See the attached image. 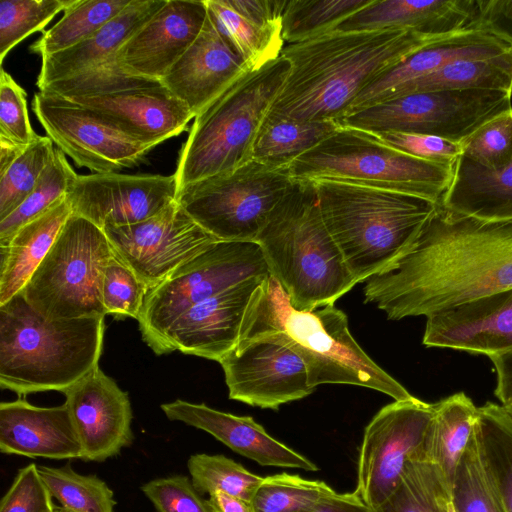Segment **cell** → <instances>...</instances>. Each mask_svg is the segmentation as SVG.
I'll return each mask as SVG.
<instances>
[{
	"label": "cell",
	"mask_w": 512,
	"mask_h": 512,
	"mask_svg": "<svg viewBox=\"0 0 512 512\" xmlns=\"http://www.w3.org/2000/svg\"><path fill=\"white\" fill-rule=\"evenodd\" d=\"M512 286V221L440 204L409 249L365 281L364 302L389 320L426 316Z\"/></svg>",
	"instance_id": "1"
},
{
	"label": "cell",
	"mask_w": 512,
	"mask_h": 512,
	"mask_svg": "<svg viewBox=\"0 0 512 512\" xmlns=\"http://www.w3.org/2000/svg\"><path fill=\"white\" fill-rule=\"evenodd\" d=\"M437 38L410 29L329 31L285 44L290 72L266 118L339 121L377 77Z\"/></svg>",
	"instance_id": "2"
},
{
	"label": "cell",
	"mask_w": 512,
	"mask_h": 512,
	"mask_svg": "<svg viewBox=\"0 0 512 512\" xmlns=\"http://www.w3.org/2000/svg\"><path fill=\"white\" fill-rule=\"evenodd\" d=\"M252 340H269L294 351L305 363L313 388L350 384L394 400L414 397L360 347L342 310L334 304L298 310L272 275L255 290L245 313L238 343Z\"/></svg>",
	"instance_id": "3"
},
{
	"label": "cell",
	"mask_w": 512,
	"mask_h": 512,
	"mask_svg": "<svg viewBox=\"0 0 512 512\" xmlns=\"http://www.w3.org/2000/svg\"><path fill=\"white\" fill-rule=\"evenodd\" d=\"M104 316L48 320L20 292L0 305V386L20 397L60 391L98 366Z\"/></svg>",
	"instance_id": "4"
},
{
	"label": "cell",
	"mask_w": 512,
	"mask_h": 512,
	"mask_svg": "<svg viewBox=\"0 0 512 512\" xmlns=\"http://www.w3.org/2000/svg\"><path fill=\"white\" fill-rule=\"evenodd\" d=\"M312 182L324 223L358 283L403 255L438 204L423 197L350 182Z\"/></svg>",
	"instance_id": "5"
},
{
	"label": "cell",
	"mask_w": 512,
	"mask_h": 512,
	"mask_svg": "<svg viewBox=\"0 0 512 512\" xmlns=\"http://www.w3.org/2000/svg\"><path fill=\"white\" fill-rule=\"evenodd\" d=\"M256 242L298 310L334 304L358 283L324 223L312 181H293Z\"/></svg>",
	"instance_id": "6"
},
{
	"label": "cell",
	"mask_w": 512,
	"mask_h": 512,
	"mask_svg": "<svg viewBox=\"0 0 512 512\" xmlns=\"http://www.w3.org/2000/svg\"><path fill=\"white\" fill-rule=\"evenodd\" d=\"M289 72L290 62L281 55L249 70L194 118L174 173L178 193L252 160L258 133Z\"/></svg>",
	"instance_id": "7"
},
{
	"label": "cell",
	"mask_w": 512,
	"mask_h": 512,
	"mask_svg": "<svg viewBox=\"0 0 512 512\" xmlns=\"http://www.w3.org/2000/svg\"><path fill=\"white\" fill-rule=\"evenodd\" d=\"M454 165L423 160L358 129L340 127L290 166L294 180L329 179L411 194L439 203Z\"/></svg>",
	"instance_id": "8"
},
{
	"label": "cell",
	"mask_w": 512,
	"mask_h": 512,
	"mask_svg": "<svg viewBox=\"0 0 512 512\" xmlns=\"http://www.w3.org/2000/svg\"><path fill=\"white\" fill-rule=\"evenodd\" d=\"M113 255L103 229L73 213L21 293L48 320L105 317L101 285Z\"/></svg>",
	"instance_id": "9"
},
{
	"label": "cell",
	"mask_w": 512,
	"mask_h": 512,
	"mask_svg": "<svg viewBox=\"0 0 512 512\" xmlns=\"http://www.w3.org/2000/svg\"><path fill=\"white\" fill-rule=\"evenodd\" d=\"M271 275L255 241H217L150 288L138 318L143 341L159 355L165 334L193 305L252 277Z\"/></svg>",
	"instance_id": "10"
},
{
	"label": "cell",
	"mask_w": 512,
	"mask_h": 512,
	"mask_svg": "<svg viewBox=\"0 0 512 512\" xmlns=\"http://www.w3.org/2000/svg\"><path fill=\"white\" fill-rule=\"evenodd\" d=\"M294 179L289 167L251 160L177 195L185 212L219 241H255Z\"/></svg>",
	"instance_id": "11"
},
{
	"label": "cell",
	"mask_w": 512,
	"mask_h": 512,
	"mask_svg": "<svg viewBox=\"0 0 512 512\" xmlns=\"http://www.w3.org/2000/svg\"><path fill=\"white\" fill-rule=\"evenodd\" d=\"M511 108L512 95L499 91L420 92L353 111L339 124L369 133H418L461 142L483 123Z\"/></svg>",
	"instance_id": "12"
},
{
	"label": "cell",
	"mask_w": 512,
	"mask_h": 512,
	"mask_svg": "<svg viewBox=\"0 0 512 512\" xmlns=\"http://www.w3.org/2000/svg\"><path fill=\"white\" fill-rule=\"evenodd\" d=\"M433 404L413 397L382 407L364 430L354 491L375 510L394 492L411 459H426Z\"/></svg>",
	"instance_id": "13"
},
{
	"label": "cell",
	"mask_w": 512,
	"mask_h": 512,
	"mask_svg": "<svg viewBox=\"0 0 512 512\" xmlns=\"http://www.w3.org/2000/svg\"><path fill=\"white\" fill-rule=\"evenodd\" d=\"M32 109L47 136L77 166L94 173L119 172L143 161L153 149L75 101L37 92Z\"/></svg>",
	"instance_id": "14"
},
{
	"label": "cell",
	"mask_w": 512,
	"mask_h": 512,
	"mask_svg": "<svg viewBox=\"0 0 512 512\" xmlns=\"http://www.w3.org/2000/svg\"><path fill=\"white\" fill-rule=\"evenodd\" d=\"M103 231L114 254L149 289L219 241L199 226L177 200L144 221L107 225Z\"/></svg>",
	"instance_id": "15"
},
{
	"label": "cell",
	"mask_w": 512,
	"mask_h": 512,
	"mask_svg": "<svg viewBox=\"0 0 512 512\" xmlns=\"http://www.w3.org/2000/svg\"><path fill=\"white\" fill-rule=\"evenodd\" d=\"M219 363L229 398L250 406L277 410L315 389L303 360L288 347L269 340L240 342Z\"/></svg>",
	"instance_id": "16"
},
{
	"label": "cell",
	"mask_w": 512,
	"mask_h": 512,
	"mask_svg": "<svg viewBox=\"0 0 512 512\" xmlns=\"http://www.w3.org/2000/svg\"><path fill=\"white\" fill-rule=\"evenodd\" d=\"M174 174H121L119 172L77 175L67 197L73 213L101 229L144 221L177 200Z\"/></svg>",
	"instance_id": "17"
},
{
	"label": "cell",
	"mask_w": 512,
	"mask_h": 512,
	"mask_svg": "<svg viewBox=\"0 0 512 512\" xmlns=\"http://www.w3.org/2000/svg\"><path fill=\"white\" fill-rule=\"evenodd\" d=\"M83 461L104 462L134 441L128 393L99 366L62 392Z\"/></svg>",
	"instance_id": "18"
},
{
	"label": "cell",
	"mask_w": 512,
	"mask_h": 512,
	"mask_svg": "<svg viewBox=\"0 0 512 512\" xmlns=\"http://www.w3.org/2000/svg\"><path fill=\"white\" fill-rule=\"evenodd\" d=\"M266 277L249 278L190 307L167 330L159 355L178 350L220 362L237 346L251 298Z\"/></svg>",
	"instance_id": "19"
},
{
	"label": "cell",
	"mask_w": 512,
	"mask_h": 512,
	"mask_svg": "<svg viewBox=\"0 0 512 512\" xmlns=\"http://www.w3.org/2000/svg\"><path fill=\"white\" fill-rule=\"evenodd\" d=\"M205 0H167L117 51L116 61L133 75L159 80L201 33Z\"/></svg>",
	"instance_id": "20"
},
{
	"label": "cell",
	"mask_w": 512,
	"mask_h": 512,
	"mask_svg": "<svg viewBox=\"0 0 512 512\" xmlns=\"http://www.w3.org/2000/svg\"><path fill=\"white\" fill-rule=\"evenodd\" d=\"M423 344L488 357L512 351V286L428 316Z\"/></svg>",
	"instance_id": "21"
},
{
	"label": "cell",
	"mask_w": 512,
	"mask_h": 512,
	"mask_svg": "<svg viewBox=\"0 0 512 512\" xmlns=\"http://www.w3.org/2000/svg\"><path fill=\"white\" fill-rule=\"evenodd\" d=\"M249 70L207 15L197 39L161 83L195 118Z\"/></svg>",
	"instance_id": "22"
},
{
	"label": "cell",
	"mask_w": 512,
	"mask_h": 512,
	"mask_svg": "<svg viewBox=\"0 0 512 512\" xmlns=\"http://www.w3.org/2000/svg\"><path fill=\"white\" fill-rule=\"evenodd\" d=\"M161 410L169 420L205 431L259 465L319 470L314 462L269 435L250 416H237L181 399L162 404Z\"/></svg>",
	"instance_id": "23"
},
{
	"label": "cell",
	"mask_w": 512,
	"mask_h": 512,
	"mask_svg": "<svg viewBox=\"0 0 512 512\" xmlns=\"http://www.w3.org/2000/svg\"><path fill=\"white\" fill-rule=\"evenodd\" d=\"M72 101L94 110L151 148L178 136L194 118L188 107L163 85Z\"/></svg>",
	"instance_id": "24"
},
{
	"label": "cell",
	"mask_w": 512,
	"mask_h": 512,
	"mask_svg": "<svg viewBox=\"0 0 512 512\" xmlns=\"http://www.w3.org/2000/svg\"><path fill=\"white\" fill-rule=\"evenodd\" d=\"M0 451L52 460L81 459V445L64 404L40 407L25 398L0 404Z\"/></svg>",
	"instance_id": "25"
},
{
	"label": "cell",
	"mask_w": 512,
	"mask_h": 512,
	"mask_svg": "<svg viewBox=\"0 0 512 512\" xmlns=\"http://www.w3.org/2000/svg\"><path fill=\"white\" fill-rule=\"evenodd\" d=\"M511 48L510 44L494 35L476 29H464L437 38L377 77L358 95L349 113L391 98L401 87L447 63L462 58L498 55Z\"/></svg>",
	"instance_id": "26"
},
{
	"label": "cell",
	"mask_w": 512,
	"mask_h": 512,
	"mask_svg": "<svg viewBox=\"0 0 512 512\" xmlns=\"http://www.w3.org/2000/svg\"><path fill=\"white\" fill-rule=\"evenodd\" d=\"M287 0H205L208 15L232 49L252 69L277 59L285 42Z\"/></svg>",
	"instance_id": "27"
},
{
	"label": "cell",
	"mask_w": 512,
	"mask_h": 512,
	"mask_svg": "<svg viewBox=\"0 0 512 512\" xmlns=\"http://www.w3.org/2000/svg\"><path fill=\"white\" fill-rule=\"evenodd\" d=\"M474 13L475 0H373L331 31L410 29L441 38L469 29Z\"/></svg>",
	"instance_id": "28"
},
{
	"label": "cell",
	"mask_w": 512,
	"mask_h": 512,
	"mask_svg": "<svg viewBox=\"0 0 512 512\" xmlns=\"http://www.w3.org/2000/svg\"><path fill=\"white\" fill-rule=\"evenodd\" d=\"M166 2L132 0L120 14L86 40L41 58V69L36 81L39 90L114 58L121 46Z\"/></svg>",
	"instance_id": "29"
},
{
	"label": "cell",
	"mask_w": 512,
	"mask_h": 512,
	"mask_svg": "<svg viewBox=\"0 0 512 512\" xmlns=\"http://www.w3.org/2000/svg\"><path fill=\"white\" fill-rule=\"evenodd\" d=\"M72 214L66 196L21 227L5 246L0 247V305L23 290Z\"/></svg>",
	"instance_id": "30"
},
{
	"label": "cell",
	"mask_w": 512,
	"mask_h": 512,
	"mask_svg": "<svg viewBox=\"0 0 512 512\" xmlns=\"http://www.w3.org/2000/svg\"><path fill=\"white\" fill-rule=\"evenodd\" d=\"M440 204L486 221H512V165L493 171L460 156Z\"/></svg>",
	"instance_id": "31"
},
{
	"label": "cell",
	"mask_w": 512,
	"mask_h": 512,
	"mask_svg": "<svg viewBox=\"0 0 512 512\" xmlns=\"http://www.w3.org/2000/svg\"><path fill=\"white\" fill-rule=\"evenodd\" d=\"M460 90L499 91L512 95V48L498 55L447 63L401 87L391 98L411 93Z\"/></svg>",
	"instance_id": "32"
},
{
	"label": "cell",
	"mask_w": 512,
	"mask_h": 512,
	"mask_svg": "<svg viewBox=\"0 0 512 512\" xmlns=\"http://www.w3.org/2000/svg\"><path fill=\"white\" fill-rule=\"evenodd\" d=\"M476 415L477 407L463 392L433 404L425 454L440 468L450 489L458 462L472 437Z\"/></svg>",
	"instance_id": "33"
},
{
	"label": "cell",
	"mask_w": 512,
	"mask_h": 512,
	"mask_svg": "<svg viewBox=\"0 0 512 512\" xmlns=\"http://www.w3.org/2000/svg\"><path fill=\"white\" fill-rule=\"evenodd\" d=\"M473 433L491 487L504 512H512V418L487 402L477 407Z\"/></svg>",
	"instance_id": "34"
},
{
	"label": "cell",
	"mask_w": 512,
	"mask_h": 512,
	"mask_svg": "<svg viewBox=\"0 0 512 512\" xmlns=\"http://www.w3.org/2000/svg\"><path fill=\"white\" fill-rule=\"evenodd\" d=\"M340 127L336 121L266 118L254 144L252 160L272 167H289Z\"/></svg>",
	"instance_id": "35"
},
{
	"label": "cell",
	"mask_w": 512,
	"mask_h": 512,
	"mask_svg": "<svg viewBox=\"0 0 512 512\" xmlns=\"http://www.w3.org/2000/svg\"><path fill=\"white\" fill-rule=\"evenodd\" d=\"M374 512H453L451 489L435 463L411 459L394 492Z\"/></svg>",
	"instance_id": "36"
},
{
	"label": "cell",
	"mask_w": 512,
	"mask_h": 512,
	"mask_svg": "<svg viewBox=\"0 0 512 512\" xmlns=\"http://www.w3.org/2000/svg\"><path fill=\"white\" fill-rule=\"evenodd\" d=\"M132 0H75L63 17L44 31L30 50L41 58L86 40L120 14Z\"/></svg>",
	"instance_id": "37"
},
{
	"label": "cell",
	"mask_w": 512,
	"mask_h": 512,
	"mask_svg": "<svg viewBox=\"0 0 512 512\" xmlns=\"http://www.w3.org/2000/svg\"><path fill=\"white\" fill-rule=\"evenodd\" d=\"M77 175L66 155L55 148L52 160L33 191L12 213L0 220V247L5 246L21 227L66 197Z\"/></svg>",
	"instance_id": "38"
},
{
	"label": "cell",
	"mask_w": 512,
	"mask_h": 512,
	"mask_svg": "<svg viewBox=\"0 0 512 512\" xmlns=\"http://www.w3.org/2000/svg\"><path fill=\"white\" fill-rule=\"evenodd\" d=\"M51 495L69 512H115L113 490L96 475L76 472L71 463L38 466Z\"/></svg>",
	"instance_id": "39"
},
{
	"label": "cell",
	"mask_w": 512,
	"mask_h": 512,
	"mask_svg": "<svg viewBox=\"0 0 512 512\" xmlns=\"http://www.w3.org/2000/svg\"><path fill=\"white\" fill-rule=\"evenodd\" d=\"M373 0H287L282 16L285 44L329 32Z\"/></svg>",
	"instance_id": "40"
},
{
	"label": "cell",
	"mask_w": 512,
	"mask_h": 512,
	"mask_svg": "<svg viewBox=\"0 0 512 512\" xmlns=\"http://www.w3.org/2000/svg\"><path fill=\"white\" fill-rule=\"evenodd\" d=\"M335 493L324 481L281 473L263 477L252 505L255 512H310Z\"/></svg>",
	"instance_id": "41"
},
{
	"label": "cell",
	"mask_w": 512,
	"mask_h": 512,
	"mask_svg": "<svg viewBox=\"0 0 512 512\" xmlns=\"http://www.w3.org/2000/svg\"><path fill=\"white\" fill-rule=\"evenodd\" d=\"M159 85H162L159 80L136 76L124 70L115 56L100 65L50 83L39 91L77 100Z\"/></svg>",
	"instance_id": "42"
},
{
	"label": "cell",
	"mask_w": 512,
	"mask_h": 512,
	"mask_svg": "<svg viewBox=\"0 0 512 512\" xmlns=\"http://www.w3.org/2000/svg\"><path fill=\"white\" fill-rule=\"evenodd\" d=\"M187 468L194 488L201 495L223 491L252 502L263 480L224 455L193 454L187 461Z\"/></svg>",
	"instance_id": "43"
},
{
	"label": "cell",
	"mask_w": 512,
	"mask_h": 512,
	"mask_svg": "<svg viewBox=\"0 0 512 512\" xmlns=\"http://www.w3.org/2000/svg\"><path fill=\"white\" fill-rule=\"evenodd\" d=\"M53 141L38 136L0 176V220L12 213L33 191L54 155Z\"/></svg>",
	"instance_id": "44"
},
{
	"label": "cell",
	"mask_w": 512,
	"mask_h": 512,
	"mask_svg": "<svg viewBox=\"0 0 512 512\" xmlns=\"http://www.w3.org/2000/svg\"><path fill=\"white\" fill-rule=\"evenodd\" d=\"M75 0H3L0 2V62L29 35L41 31Z\"/></svg>",
	"instance_id": "45"
},
{
	"label": "cell",
	"mask_w": 512,
	"mask_h": 512,
	"mask_svg": "<svg viewBox=\"0 0 512 512\" xmlns=\"http://www.w3.org/2000/svg\"><path fill=\"white\" fill-rule=\"evenodd\" d=\"M451 506L453 512H504L483 469L474 433L455 470Z\"/></svg>",
	"instance_id": "46"
},
{
	"label": "cell",
	"mask_w": 512,
	"mask_h": 512,
	"mask_svg": "<svg viewBox=\"0 0 512 512\" xmlns=\"http://www.w3.org/2000/svg\"><path fill=\"white\" fill-rule=\"evenodd\" d=\"M462 156L500 171L512 165V108L489 119L460 142Z\"/></svg>",
	"instance_id": "47"
},
{
	"label": "cell",
	"mask_w": 512,
	"mask_h": 512,
	"mask_svg": "<svg viewBox=\"0 0 512 512\" xmlns=\"http://www.w3.org/2000/svg\"><path fill=\"white\" fill-rule=\"evenodd\" d=\"M148 290V286L114 254L105 269L101 285L106 315L138 320Z\"/></svg>",
	"instance_id": "48"
},
{
	"label": "cell",
	"mask_w": 512,
	"mask_h": 512,
	"mask_svg": "<svg viewBox=\"0 0 512 512\" xmlns=\"http://www.w3.org/2000/svg\"><path fill=\"white\" fill-rule=\"evenodd\" d=\"M140 489L157 512H213L186 475L156 478L144 483Z\"/></svg>",
	"instance_id": "49"
},
{
	"label": "cell",
	"mask_w": 512,
	"mask_h": 512,
	"mask_svg": "<svg viewBox=\"0 0 512 512\" xmlns=\"http://www.w3.org/2000/svg\"><path fill=\"white\" fill-rule=\"evenodd\" d=\"M26 96V91L1 69L0 137L24 148L39 136L30 124Z\"/></svg>",
	"instance_id": "50"
},
{
	"label": "cell",
	"mask_w": 512,
	"mask_h": 512,
	"mask_svg": "<svg viewBox=\"0 0 512 512\" xmlns=\"http://www.w3.org/2000/svg\"><path fill=\"white\" fill-rule=\"evenodd\" d=\"M56 508L38 466L33 463L19 469L0 502V512H56Z\"/></svg>",
	"instance_id": "51"
},
{
	"label": "cell",
	"mask_w": 512,
	"mask_h": 512,
	"mask_svg": "<svg viewBox=\"0 0 512 512\" xmlns=\"http://www.w3.org/2000/svg\"><path fill=\"white\" fill-rule=\"evenodd\" d=\"M369 134L394 149L431 162L454 165L462 154L460 142L435 135L394 131Z\"/></svg>",
	"instance_id": "52"
},
{
	"label": "cell",
	"mask_w": 512,
	"mask_h": 512,
	"mask_svg": "<svg viewBox=\"0 0 512 512\" xmlns=\"http://www.w3.org/2000/svg\"><path fill=\"white\" fill-rule=\"evenodd\" d=\"M469 29L488 32L512 46V0H475Z\"/></svg>",
	"instance_id": "53"
},
{
	"label": "cell",
	"mask_w": 512,
	"mask_h": 512,
	"mask_svg": "<svg viewBox=\"0 0 512 512\" xmlns=\"http://www.w3.org/2000/svg\"><path fill=\"white\" fill-rule=\"evenodd\" d=\"M489 358L497 375L495 395L501 407L512 418V351L492 355Z\"/></svg>",
	"instance_id": "54"
},
{
	"label": "cell",
	"mask_w": 512,
	"mask_h": 512,
	"mask_svg": "<svg viewBox=\"0 0 512 512\" xmlns=\"http://www.w3.org/2000/svg\"><path fill=\"white\" fill-rule=\"evenodd\" d=\"M310 512H374L355 493H335L320 502Z\"/></svg>",
	"instance_id": "55"
},
{
	"label": "cell",
	"mask_w": 512,
	"mask_h": 512,
	"mask_svg": "<svg viewBox=\"0 0 512 512\" xmlns=\"http://www.w3.org/2000/svg\"><path fill=\"white\" fill-rule=\"evenodd\" d=\"M207 501L213 512H255L252 502L223 491L211 493Z\"/></svg>",
	"instance_id": "56"
},
{
	"label": "cell",
	"mask_w": 512,
	"mask_h": 512,
	"mask_svg": "<svg viewBox=\"0 0 512 512\" xmlns=\"http://www.w3.org/2000/svg\"><path fill=\"white\" fill-rule=\"evenodd\" d=\"M25 148L9 141L6 138L0 137V176L6 172Z\"/></svg>",
	"instance_id": "57"
},
{
	"label": "cell",
	"mask_w": 512,
	"mask_h": 512,
	"mask_svg": "<svg viewBox=\"0 0 512 512\" xmlns=\"http://www.w3.org/2000/svg\"><path fill=\"white\" fill-rule=\"evenodd\" d=\"M56 512H69V511L63 509L62 507H57Z\"/></svg>",
	"instance_id": "58"
}]
</instances>
